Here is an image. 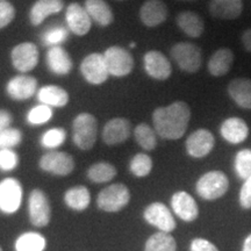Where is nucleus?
<instances>
[{"label":"nucleus","mask_w":251,"mask_h":251,"mask_svg":"<svg viewBox=\"0 0 251 251\" xmlns=\"http://www.w3.org/2000/svg\"><path fill=\"white\" fill-rule=\"evenodd\" d=\"M191 120V108L187 102L175 101L157 107L152 112L153 129L163 140H179L186 133Z\"/></svg>","instance_id":"nucleus-1"},{"label":"nucleus","mask_w":251,"mask_h":251,"mask_svg":"<svg viewBox=\"0 0 251 251\" xmlns=\"http://www.w3.org/2000/svg\"><path fill=\"white\" fill-rule=\"evenodd\" d=\"M98 124L97 119L90 113H80L72 122V140L77 148L84 151L91 150L97 142Z\"/></svg>","instance_id":"nucleus-2"},{"label":"nucleus","mask_w":251,"mask_h":251,"mask_svg":"<svg viewBox=\"0 0 251 251\" xmlns=\"http://www.w3.org/2000/svg\"><path fill=\"white\" fill-rule=\"evenodd\" d=\"M170 55L181 71L196 74L202 64V54L200 47L191 42H178L172 47Z\"/></svg>","instance_id":"nucleus-3"},{"label":"nucleus","mask_w":251,"mask_h":251,"mask_svg":"<svg viewBox=\"0 0 251 251\" xmlns=\"http://www.w3.org/2000/svg\"><path fill=\"white\" fill-rule=\"evenodd\" d=\"M129 188L125 184L117 183L101 190L97 197V206L107 213H117L129 203Z\"/></svg>","instance_id":"nucleus-4"},{"label":"nucleus","mask_w":251,"mask_h":251,"mask_svg":"<svg viewBox=\"0 0 251 251\" xmlns=\"http://www.w3.org/2000/svg\"><path fill=\"white\" fill-rule=\"evenodd\" d=\"M229 188V179L222 171L206 172L196 184L198 196L205 200H216L224 197Z\"/></svg>","instance_id":"nucleus-5"},{"label":"nucleus","mask_w":251,"mask_h":251,"mask_svg":"<svg viewBox=\"0 0 251 251\" xmlns=\"http://www.w3.org/2000/svg\"><path fill=\"white\" fill-rule=\"evenodd\" d=\"M109 76L126 77L133 71L134 58L127 49L119 46H112L103 52Z\"/></svg>","instance_id":"nucleus-6"},{"label":"nucleus","mask_w":251,"mask_h":251,"mask_svg":"<svg viewBox=\"0 0 251 251\" xmlns=\"http://www.w3.org/2000/svg\"><path fill=\"white\" fill-rule=\"evenodd\" d=\"M28 212L30 224L37 228L48 226L51 218V207L46 193L42 190L35 188L29 194L28 199Z\"/></svg>","instance_id":"nucleus-7"},{"label":"nucleus","mask_w":251,"mask_h":251,"mask_svg":"<svg viewBox=\"0 0 251 251\" xmlns=\"http://www.w3.org/2000/svg\"><path fill=\"white\" fill-rule=\"evenodd\" d=\"M80 72L84 79L92 85H101L108 79L109 72L102 54L92 52L83 59Z\"/></svg>","instance_id":"nucleus-8"},{"label":"nucleus","mask_w":251,"mask_h":251,"mask_svg":"<svg viewBox=\"0 0 251 251\" xmlns=\"http://www.w3.org/2000/svg\"><path fill=\"white\" fill-rule=\"evenodd\" d=\"M23 201V186L15 178H6L0 181V211L13 214L20 208Z\"/></svg>","instance_id":"nucleus-9"},{"label":"nucleus","mask_w":251,"mask_h":251,"mask_svg":"<svg viewBox=\"0 0 251 251\" xmlns=\"http://www.w3.org/2000/svg\"><path fill=\"white\" fill-rule=\"evenodd\" d=\"M41 170L55 176H68L75 169V161L71 155L64 151H49L40 158Z\"/></svg>","instance_id":"nucleus-10"},{"label":"nucleus","mask_w":251,"mask_h":251,"mask_svg":"<svg viewBox=\"0 0 251 251\" xmlns=\"http://www.w3.org/2000/svg\"><path fill=\"white\" fill-rule=\"evenodd\" d=\"M12 64L18 71L26 74L39 64L40 52L33 42H23L15 46L11 52Z\"/></svg>","instance_id":"nucleus-11"},{"label":"nucleus","mask_w":251,"mask_h":251,"mask_svg":"<svg viewBox=\"0 0 251 251\" xmlns=\"http://www.w3.org/2000/svg\"><path fill=\"white\" fill-rule=\"evenodd\" d=\"M143 68L150 78L156 80L169 79L172 74V65L169 58L159 50H150L143 56Z\"/></svg>","instance_id":"nucleus-12"},{"label":"nucleus","mask_w":251,"mask_h":251,"mask_svg":"<svg viewBox=\"0 0 251 251\" xmlns=\"http://www.w3.org/2000/svg\"><path fill=\"white\" fill-rule=\"evenodd\" d=\"M143 218L149 225L153 226L163 233L170 234L176 229V220L170 209L162 202H152L144 209Z\"/></svg>","instance_id":"nucleus-13"},{"label":"nucleus","mask_w":251,"mask_h":251,"mask_svg":"<svg viewBox=\"0 0 251 251\" xmlns=\"http://www.w3.org/2000/svg\"><path fill=\"white\" fill-rule=\"evenodd\" d=\"M215 146V137L211 131L205 128H200L193 131L190 136L187 137L186 143V152L188 156L193 158H203L209 155Z\"/></svg>","instance_id":"nucleus-14"},{"label":"nucleus","mask_w":251,"mask_h":251,"mask_svg":"<svg viewBox=\"0 0 251 251\" xmlns=\"http://www.w3.org/2000/svg\"><path fill=\"white\" fill-rule=\"evenodd\" d=\"M65 21L71 33L77 36H85L92 27V19L84 6L78 2H72L65 12Z\"/></svg>","instance_id":"nucleus-15"},{"label":"nucleus","mask_w":251,"mask_h":251,"mask_svg":"<svg viewBox=\"0 0 251 251\" xmlns=\"http://www.w3.org/2000/svg\"><path fill=\"white\" fill-rule=\"evenodd\" d=\"M130 133L131 124L128 119L113 118L103 126L101 137L107 146H117L129 139Z\"/></svg>","instance_id":"nucleus-16"},{"label":"nucleus","mask_w":251,"mask_h":251,"mask_svg":"<svg viewBox=\"0 0 251 251\" xmlns=\"http://www.w3.org/2000/svg\"><path fill=\"white\" fill-rule=\"evenodd\" d=\"M6 91L13 100H28L37 92V79L28 75H18L9 79Z\"/></svg>","instance_id":"nucleus-17"},{"label":"nucleus","mask_w":251,"mask_h":251,"mask_svg":"<svg viewBox=\"0 0 251 251\" xmlns=\"http://www.w3.org/2000/svg\"><path fill=\"white\" fill-rule=\"evenodd\" d=\"M171 207L175 214L185 222H192L199 215L196 200L185 191H178L171 197Z\"/></svg>","instance_id":"nucleus-18"},{"label":"nucleus","mask_w":251,"mask_h":251,"mask_svg":"<svg viewBox=\"0 0 251 251\" xmlns=\"http://www.w3.org/2000/svg\"><path fill=\"white\" fill-rule=\"evenodd\" d=\"M249 126L243 119L230 117L220 126V134L228 143L240 144L249 136Z\"/></svg>","instance_id":"nucleus-19"},{"label":"nucleus","mask_w":251,"mask_h":251,"mask_svg":"<svg viewBox=\"0 0 251 251\" xmlns=\"http://www.w3.org/2000/svg\"><path fill=\"white\" fill-rule=\"evenodd\" d=\"M168 7L162 0H147L140 9V19L144 26L153 28L168 19Z\"/></svg>","instance_id":"nucleus-20"},{"label":"nucleus","mask_w":251,"mask_h":251,"mask_svg":"<svg viewBox=\"0 0 251 251\" xmlns=\"http://www.w3.org/2000/svg\"><path fill=\"white\" fill-rule=\"evenodd\" d=\"M208 11L213 18L220 20H235L243 12L242 0H211Z\"/></svg>","instance_id":"nucleus-21"},{"label":"nucleus","mask_w":251,"mask_h":251,"mask_svg":"<svg viewBox=\"0 0 251 251\" xmlns=\"http://www.w3.org/2000/svg\"><path fill=\"white\" fill-rule=\"evenodd\" d=\"M227 93L240 108L251 111V79L235 78L228 84Z\"/></svg>","instance_id":"nucleus-22"},{"label":"nucleus","mask_w":251,"mask_h":251,"mask_svg":"<svg viewBox=\"0 0 251 251\" xmlns=\"http://www.w3.org/2000/svg\"><path fill=\"white\" fill-rule=\"evenodd\" d=\"M234 63V52L229 48H220L213 52L207 62V70L213 77H224L230 71Z\"/></svg>","instance_id":"nucleus-23"},{"label":"nucleus","mask_w":251,"mask_h":251,"mask_svg":"<svg viewBox=\"0 0 251 251\" xmlns=\"http://www.w3.org/2000/svg\"><path fill=\"white\" fill-rule=\"evenodd\" d=\"M47 65L52 74L57 76H65L72 69V59L68 51L62 46L49 48L47 52Z\"/></svg>","instance_id":"nucleus-24"},{"label":"nucleus","mask_w":251,"mask_h":251,"mask_svg":"<svg viewBox=\"0 0 251 251\" xmlns=\"http://www.w3.org/2000/svg\"><path fill=\"white\" fill-rule=\"evenodd\" d=\"M63 7V0H36L29 12L30 24L33 26H40L50 15L59 13Z\"/></svg>","instance_id":"nucleus-25"},{"label":"nucleus","mask_w":251,"mask_h":251,"mask_svg":"<svg viewBox=\"0 0 251 251\" xmlns=\"http://www.w3.org/2000/svg\"><path fill=\"white\" fill-rule=\"evenodd\" d=\"M177 26L188 37L198 39L205 30V24L199 14L192 11L180 12L177 15Z\"/></svg>","instance_id":"nucleus-26"},{"label":"nucleus","mask_w":251,"mask_h":251,"mask_svg":"<svg viewBox=\"0 0 251 251\" xmlns=\"http://www.w3.org/2000/svg\"><path fill=\"white\" fill-rule=\"evenodd\" d=\"M37 100L40 103L49 106V107L62 108L68 105L69 93L63 87L57 85H46L37 90Z\"/></svg>","instance_id":"nucleus-27"},{"label":"nucleus","mask_w":251,"mask_h":251,"mask_svg":"<svg viewBox=\"0 0 251 251\" xmlns=\"http://www.w3.org/2000/svg\"><path fill=\"white\" fill-rule=\"evenodd\" d=\"M84 7L97 25L101 27H107L114 21V14L112 8L105 0H85Z\"/></svg>","instance_id":"nucleus-28"},{"label":"nucleus","mask_w":251,"mask_h":251,"mask_svg":"<svg viewBox=\"0 0 251 251\" xmlns=\"http://www.w3.org/2000/svg\"><path fill=\"white\" fill-rule=\"evenodd\" d=\"M64 202L69 208L76 212L85 211L91 202L90 191L81 185L69 188L64 194Z\"/></svg>","instance_id":"nucleus-29"},{"label":"nucleus","mask_w":251,"mask_h":251,"mask_svg":"<svg viewBox=\"0 0 251 251\" xmlns=\"http://www.w3.org/2000/svg\"><path fill=\"white\" fill-rule=\"evenodd\" d=\"M15 251H43L47 247L46 237L35 231H28L15 241Z\"/></svg>","instance_id":"nucleus-30"},{"label":"nucleus","mask_w":251,"mask_h":251,"mask_svg":"<svg viewBox=\"0 0 251 251\" xmlns=\"http://www.w3.org/2000/svg\"><path fill=\"white\" fill-rule=\"evenodd\" d=\"M117 176V169L115 166L107 162L94 163L87 170V178L96 184L108 183L114 179Z\"/></svg>","instance_id":"nucleus-31"},{"label":"nucleus","mask_w":251,"mask_h":251,"mask_svg":"<svg viewBox=\"0 0 251 251\" xmlns=\"http://www.w3.org/2000/svg\"><path fill=\"white\" fill-rule=\"evenodd\" d=\"M134 137L137 144L146 151H151L157 147V133L149 125H137L134 129Z\"/></svg>","instance_id":"nucleus-32"},{"label":"nucleus","mask_w":251,"mask_h":251,"mask_svg":"<svg viewBox=\"0 0 251 251\" xmlns=\"http://www.w3.org/2000/svg\"><path fill=\"white\" fill-rule=\"evenodd\" d=\"M176 240L169 233H158L151 235L147 241L144 251H176Z\"/></svg>","instance_id":"nucleus-33"},{"label":"nucleus","mask_w":251,"mask_h":251,"mask_svg":"<svg viewBox=\"0 0 251 251\" xmlns=\"http://www.w3.org/2000/svg\"><path fill=\"white\" fill-rule=\"evenodd\" d=\"M129 170L135 177H147L152 170L151 157L144 152L136 153L129 163Z\"/></svg>","instance_id":"nucleus-34"},{"label":"nucleus","mask_w":251,"mask_h":251,"mask_svg":"<svg viewBox=\"0 0 251 251\" xmlns=\"http://www.w3.org/2000/svg\"><path fill=\"white\" fill-rule=\"evenodd\" d=\"M234 168L238 178L246 180L251 176V149H242L236 153Z\"/></svg>","instance_id":"nucleus-35"},{"label":"nucleus","mask_w":251,"mask_h":251,"mask_svg":"<svg viewBox=\"0 0 251 251\" xmlns=\"http://www.w3.org/2000/svg\"><path fill=\"white\" fill-rule=\"evenodd\" d=\"M52 114H54V112H52L51 107L43 105V103H40V105L34 106V107L28 112L27 121L28 124L31 126L43 125L47 124V122L52 118Z\"/></svg>","instance_id":"nucleus-36"},{"label":"nucleus","mask_w":251,"mask_h":251,"mask_svg":"<svg viewBox=\"0 0 251 251\" xmlns=\"http://www.w3.org/2000/svg\"><path fill=\"white\" fill-rule=\"evenodd\" d=\"M67 139V133L63 128H51L41 137V144L47 149H56L62 146Z\"/></svg>","instance_id":"nucleus-37"},{"label":"nucleus","mask_w":251,"mask_h":251,"mask_svg":"<svg viewBox=\"0 0 251 251\" xmlns=\"http://www.w3.org/2000/svg\"><path fill=\"white\" fill-rule=\"evenodd\" d=\"M68 35L69 30L67 28L63 26H55L49 28V29L43 34L42 41L46 46L51 48V47L59 46L61 43L64 42V41L68 39Z\"/></svg>","instance_id":"nucleus-38"},{"label":"nucleus","mask_w":251,"mask_h":251,"mask_svg":"<svg viewBox=\"0 0 251 251\" xmlns=\"http://www.w3.org/2000/svg\"><path fill=\"white\" fill-rule=\"evenodd\" d=\"M23 141V134L17 128H7L0 133V149H12Z\"/></svg>","instance_id":"nucleus-39"},{"label":"nucleus","mask_w":251,"mask_h":251,"mask_svg":"<svg viewBox=\"0 0 251 251\" xmlns=\"http://www.w3.org/2000/svg\"><path fill=\"white\" fill-rule=\"evenodd\" d=\"M19 164L18 153L12 149H0V170L12 171Z\"/></svg>","instance_id":"nucleus-40"},{"label":"nucleus","mask_w":251,"mask_h":251,"mask_svg":"<svg viewBox=\"0 0 251 251\" xmlns=\"http://www.w3.org/2000/svg\"><path fill=\"white\" fill-rule=\"evenodd\" d=\"M15 17L14 6L8 1H0V29L8 26Z\"/></svg>","instance_id":"nucleus-41"},{"label":"nucleus","mask_w":251,"mask_h":251,"mask_svg":"<svg viewBox=\"0 0 251 251\" xmlns=\"http://www.w3.org/2000/svg\"><path fill=\"white\" fill-rule=\"evenodd\" d=\"M240 205L244 209H251V176L244 180L240 190Z\"/></svg>","instance_id":"nucleus-42"},{"label":"nucleus","mask_w":251,"mask_h":251,"mask_svg":"<svg viewBox=\"0 0 251 251\" xmlns=\"http://www.w3.org/2000/svg\"><path fill=\"white\" fill-rule=\"evenodd\" d=\"M191 251H219L214 244L205 238H194L191 242Z\"/></svg>","instance_id":"nucleus-43"},{"label":"nucleus","mask_w":251,"mask_h":251,"mask_svg":"<svg viewBox=\"0 0 251 251\" xmlns=\"http://www.w3.org/2000/svg\"><path fill=\"white\" fill-rule=\"evenodd\" d=\"M11 124H12L11 113L5 111V109H0V133L9 128Z\"/></svg>","instance_id":"nucleus-44"},{"label":"nucleus","mask_w":251,"mask_h":251,"mask_svg":"<svg viewBox=\"0 0 251 251\" xmlns=\"http://www.w3.org/2000/svg\"><path fill=\"white\" fill-rule=\"evenodd\" d=\"M241 41H242V46L247 52L251 54V28H248L242 33L241 36Z\"/></svg>","instance_id":"nucleus-45"},{"label":"nucleus","mask_w":251,"mask_h":251,"mask_svg":"<svg viewBox=\"0 0 251 251\" xmlns=\"http://www.w3.org/2000/svg\"><path fill=\"white\" fill-rule=\"evenodd\" d=\"M243 251H251V234L246 238V241H244Z\"/></svg>","instance_id":"nucleus-46"},{"label":"nucleus","mask_w":251,"mask_h":251,"mask_svg":"<svg viewBox=\"0 0 251 251\" xmlns=\"http://www.w3.org/2000/svg\"><path fill=\"white\" fill-rule=\"evenodd\" d=\"M136 47V45H135V42H131L130 43V48H135Z\"/></svg>","instance_id":"nucleus-47"},{"label":"nucleus","mask_w":251,"mask_h":251,"mask_svg":"<svg viewBox=\"0 0 251 251\" xmlns=\"http://www.w3.org/2000/svg\"><path fill=\"white\" fill-rule=\"evenodd\" d=\"M0 251H2V249H1V248H0Z\"/></svg>","instance_id":"nucleus-48"},{"label":"nucleus","mask_w":251,"mask_h":251,"mask_svg":"<svg viewBox=\"0 0 251 251\" xmlns=\"http://www.w3.org/2000/svg\"><path fill=\"white\" fill-rule=\"evenodd\" d=\"M188 1H191V0H188Z\"/></svg>","instance_id":"nucleus-49"}]
</instances>
